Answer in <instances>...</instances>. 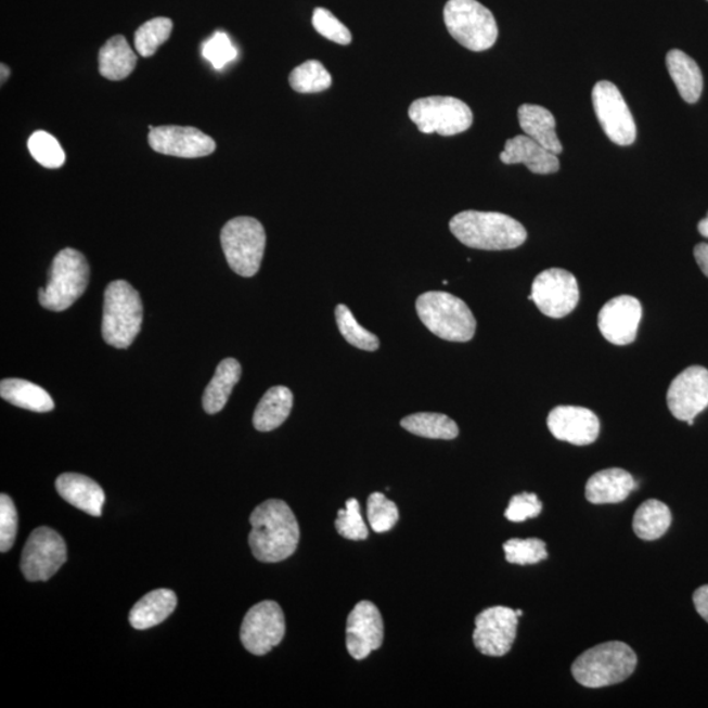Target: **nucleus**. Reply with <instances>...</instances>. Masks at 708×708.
Listing matches in <instances>:
<instances>
[{"mask_svg": "<svg viewBox=\"0 0 708 708\" xmlns=\"http://www.w3.org/2000/svg\"><path fill=\"white\" fill-rule=\"evenodd\" d=\"M698 231L701 236L708 237V215L698 223Z\"/></svg>", "mask_w": 708, "mask_h": 708, "instance_id": "nucleus-45", "label": "nucleus"}, {"mask_svg": "<svg viewBox=\"0 0 708 708\" xmlns=\"http://www.w3.org/2000/svg\"><path fill=\"white\" fill-rule=\"evenodd\" d=\"M221 243L226 260L236 274L253 278L259 272L265 256L267 235L253 217H236L223 226Z\"/></svg>", "mask_w": 708, "mask_h": 708, "instance_id": "nucleus-8", "label": "nucleus"}, {"mask_svg": "<svg viewBox=\"0 0 708 708\" xmlns=\"http://www.w3.org/2000/svg\"><path fill=\"white\" fill-rule=\"evenodd\" d=\"M335 317L338 331L350 346L368 350V352H374L379 348V338L363 329L346 305L336 306Z\"/></svg>", "mask_w": 708, "mask_h": 708, "instance_id": "nucleus-33", "label": "nucleus"}, {"mask_svg": "<svg viewBox=\"0 0 708 708\" xmlns=\"http://www.w3.org/2000/svg\"><path fill=\"white\" fill-rule=\"evenodd\" d=\"M285 616L274 601L250 607L243 619L241 641L249 654L262 656L271 653L285 636Z\"/></svg>", "mask_w": 708, "mask_h": 708, "instance_id": "nucleus-13", "label": "nucleus"}, {"mask_svg": "<svg viewBox=\"0 0 708 708\" xmlns=\"http://www.w3.org/2000/svg\"><path fill=\"white\" fill-rule=\"evenodd\" d=\"M28 149L34 159L47 168H60L66 160L64 149L48 131H35L29 138Z\"/></svg>", "mask_w": 708, "mask_h": 708, "instance_id": "nucleus-35", "label": "nucleus"}, {"mask_svg": "<svg viewBox=\"0 0 708 708\" xmlns=\"http://www.w3.org/2000/svg\"><path fill=\"white\" fill-rule=\"evenodd\" d=\"M672 524V513L659 500H648L638 507L634 516L635 535L644 541L659 540Z\"/></svg>", "mask_w": 708, "mask_h": 708, "instance_id": "nucleus-31", "label": "nucleus"}, {"mask_svg": "<svg viewBox=\"0 0 708 708\" xmlns=\"http://www.w3.org/2000/svg\"><path fill=\"white\" fill-rule=\"evenodd\" d=\"M335 526L338 535L350 541H363L369 536L368 526L361 516L359 501L356 499H349L346 510L338 511Z\"/></svg>", "mask_w": 708, "mask_h": 708, "instance_id": "nucleus-38", "label": "nucleus"}, {"mask_svg": "<svg viewBox=\"0 0 708 708\" xmlns=\"http://www.w3.org/2000/svg\"><path fill=\"white\" fill-rule=\"evenodd\" d=\"M416 310L425 327L443 340L466 343L475 335L476 321L472 310L453 294L424 293L416 300Z\"/></svg>", "mask_w": 708, "mask_h": 708, "instance_id": "nucleus-5", "label": "nucleus"}, {"mask_svg": "<svg viewBox=\"0 0 708 708\" xmlns=\"http://www.w3.org/2000/svg\"><path fill=\"white\" fill-rule=\"evenodd\" d=\"M242 375L241 363L235 359H226L219 362L215 377L209 382L204 392V410L209 415H215L223 410Z\"/></svg>", "mask_w": 708, "mask_h": 708, "instance_id": "nucleus-28", "label": "nucleus"}, {"mask_svg": "<svg viewBox=\"0 0 708 708\" xmlns=\"http://www.w3.org/2000/svg\"><path fill=\"white\" fill-rule=\"evenodd\" d=\"M150 146L163 155L178 158H203L215 153V140L202 130L191 127H159L150 130Z\"/></svg>", "mask_w": 708, "mask_h": 708, "instance_id": "nucleus-17", "label": "nucleus"}, {"mask_svg": "<svg viewBox=\"0 0 708 708\" xmlns=\"http://www.w3.org/2000/svg\"><path fill=\"white\" fill-rule=\"evenodd\" d=\"M449 228L456 240L475 249H515L528 237L515 218L494 211H462L451 218Z\"/></svg>", "mask_w": 708, "mask_h": 708, "instance_id": "nucleus-2", "label": "nucleus"}, {"mask_svg": "<svg viewBox=\"0 0 708 708\" xmlns=\"http://www.w3.org/2000/svg\"><path fill=\"white\" fill-rule=\"evenodd\" d=\"M516 614H517L518 617H522L524 613H523V610H516Z\"/></svg>", "mask_w": 708, "mask_h": 708, "instance_id": "nucleus-47", "label": "nucleus"}, {"mask_svg": "<svg viewBox=\"0 0 708 708\" xmlns=\"http://www.w3.org/2000/svg\"><path fill=\"white\" fill-rule=\"evenodd\" d=\"M17 532V512L9 494H0V551L8 553L14 546Z\"/></svg>", "mask_w": 708, "mask_h": 708, "instance_id": "nucleus-41", "label": "nucleus"}, {"mask_svg": "<svg viewBox=\"0 0 708 708\" xmlns=\"http://www.w3.org/2000/svg\"><path fill=\"white\" fill-rule=\"evenodd\" d=\"M518 123L525 136L532 138L549 152L562 154V142L556 136V120L549 110L541 105L524 104L518 108Z\"/></svg>", "mask_w": 708, "mask_h": 708, "instance_id": "nucleus-23", "label": "nucleus"}, {"mask_svg": "<svg viewBox=\"0 0 708 708\" xmlns=\"http://www.w3.org/2000/svg\"><path fill=\"white\" fill-rule=\"evenodd\" d=\"M203 55L219 72L236 60L237 50L228 35L216 33L208 41L204 42Z\"/></svg>", "mask_w": 708, "mask_h": 708, "instance_id": "nucleus-40", "label": "nucleus"}, {"mask_svg": "<svg viewBox=\"0 0 708 708\" xmlns=\"http://www.w3.org/2000/svg\"><path fill=\"white\" fill-rule=\"evenodd\" d=\"M368 519L375 532L390 531L399 519L398 506L384 493L374 492L368 499Z\"/></svg>", "mask_w": 708, "mask_h": 708, "instance_id": "nucleus-37", "label": "nucleus"}, {"mask_svg": "<svg viewBox=\"0 0 708 708\" xmlns=\"http://www.w3.org/2000/svg\"><path fill=\"white\" fill-rule=\"evenodd\" d=\"M400 425L410 434L430 440H454L460 435L459 425L442 413L420 412L406 416Z\"/></svg>", "mask_w": 708, "mask_h": 708, "instance_id": "nucleus-30", "label": "nucleus"}, {"mask_svg": "<svg viewBox=\"0 0 708 708\" xmlns=\"http://www.w3.org/2000/svg\"><path fill=\"white\" fill-rule=\"evenodd\" d=\"M542 503L536 493H519L513 497L505 511V517L512 523H524L526 519L541 515Z\"/></svg>", "mask_w": 708, "mask_h": 708, "instance_id": "nucleus-42", "label": "nucleus"}, {"mask_svg": "<svg viewBox=\"0 0 708 708\" xmlns=\"http://www.w3.org/2000/svg\"><path fill=\"white\" fill-rule=\"evenodd\" d=\"M669 411L681 422L694 425V419L708 407V371L691 366L677 375L667 394Z\"/></svg>", "mask_w": 708, "mask_h": 708, "instance_id": "nucleus-15", "label": "nucleus"}, {"mask_svg": "<svg viewBox=\"0 0 708 708\" xmlns=\"http://www.w3.org/2000/svg\"><path fill=\"white\" fill-rule=\"evenodd\" d=\"M443 21L451 37L472 52H485L498 40L499 28L492 12L476 0H449Z\"/></svg>", "mask_w": 708, "mask_h": 708, "instance_id": "nucleus-7", "label": "nucleus"}, {"mask_svg": "<svg viewBox=\"0 0 708 708\" xmlns=\"http://www.w3.org/2000/svg\"><path fill=\"white\" fill-rule=\"evenodd\" d=\"M89 281L85 255L74 248L62 249L50 266L47 287L39 289L40 304L48 310L65 311L83 296Z\"/></svg>", "mask_w": 708, "mask_h": 708, "instance_id": "nucleus-6", "label": "nucleus"}, {"mask_svg": "<svg viewBox=\"0 0 708 708\" xmlns=\"http://www.w3.org/2000/svg\"><path fill=\"white\" fill-rule=\"evenodd\" d=\"M643 309L639 299L619 296L606 302L598 314V329L607 342L628 346L635 340Z\"/></svg>", "mask_w": 708, "mask_h": 708, "instance_id": "nucleus-18", "label": "nucleus"}, {"mask_svg": "<svg viewBox=\"0 0 708 708\" xmlns=\"http://www.w3.org/2000/svg\"><path fill=\"white\" fill-rule=\"evenodd\" d=\"M695 260H697L700 271L708 278V244L699 243L694 248Z\"/></svg>", "mask_w": 708, "mask_h": 708, "instance_id": "nucleus-44", "label": "nucleus"}, {"mask_svg": "<svg viewBox=\"0 0 708 708\" xmlns=\"http://www.w3.org/2000/svg\"><path fill=\"white\" fill-rule=\"evenodd\" d=\"M548 427L557 440L585 447L597 440L600 420L584 407L559 406L550 412Z\"/></svg>", "mask_w": 708, "mask_h": 708, "instance_id": "nucleus-19", "label": "nucleus"}, {"mask_svg": "<svg viewBox=\"0 0 708 708\" xmlns=\"http://www.w3.org/2000/svg\"><path fill=\"white\" fill-rule=\"evenodd\" d=\"M143 306L140 294L129 282L116 280L106 286L102 332L106 344L127 349L140 334Z\"/></svg>", "mask_w": 708, "mask_h": 708, "instance_id": "nucleus-3", "label": "nucleus"}, {"mask_svg": "<svg viewBox=\"0 0 708 708\" xmlns=\"http://www.w3.org/2000/svg\"><path fill=\"white\" fill-rule=\"evenodd\" d=\"M137 54L124 36H113L99 52V72L110 80H123L134 72Z\"/></svg>", "mask_w": 708, "mask_h": 708, "instance_id": "nucleus-26", "label": "nucleus"}, {"mask_svg": "<svg viewBox=\"0 0 708 708\" xmlns=\"http://www.w3.org/2000/svg\"><path fill=\"white\" fill-rule=\"evenodd\" d=\"M638 657L622 642H609L585 651L575 660L574 679L591 688L619 684L634 673Z\"/></svg>", "mask_w": 708, "mask_h": 708, "instance_id": "nucleus-4", "label": "nucleus"}, {"mask_svg": "<svg viewBox=\"0 0 708 708\" xmlns=\"http://www.w3.org/2000/svg\"><path fill=\"white\" fill-rule=\"evenodd\" d=\"M693 601L695 609L708 623V585L698 588L694 593Z\"/></svg>", "mask_w": 708, "mask_h": 708, "instance_id": "nucleus-43", "label": "nucleus"}, {"mask_svg": "<svg viewBox=\"0 0 708 708\" xmlns=\"http://www.w3.org/2000/svg\"><path fill=\"white\" fill-rule=\"evenodd\" d=\"M60 497L81 512L93 517L102 516L105 493L89 476L66 473L55 481Z\"/></svg>", "mask_w": 708, "mask_h": 708, "instance_id": "nucleus-21", "label": "nucleus"}, {"mask_svg": "<svg viewBox=\"0 0 708 708\" xmlns=\"http://www.w3.org/2000/svg\"><path fill=\"white\" fill-rule=\"evenodd\" d=\"M249 524L253 526L248 537L249 548L259 562L279 563L296 553L299 525L285 501L268 500L256 506Z\"/></svg>", "mask_w": 708, "mask_h": 708, "instance_id": "nucleus-1", "label": "nucleus"}, {"mask_svg": "<svg viewBox=\"0 0 708 708\" xmlns=\"http://www.w3.org/2000/svg\"><path fill=\"white\" fill-rule=\"evenodd\" d=\"M516 610L505 606L488 607L475 619L474 644L480 654L493 657L510 653L517 635Z\"/></svg>", "mask_w": 708, "mask_h": 708, "instance_id": "nucleus-14", "label": "nucleus"}, {"mask_svg": "<svg viewBox=\"0 0 708 708\" xmlns=\"http://www.w3.org/2000/svg\"><path fill=\"white\" fill-rule=\"evenodd\" d=\"M579 299L578 280L566 269H546L532 282L531 300L549 318L561 319L571 314Z\"/></svg>", "mask_w": 708, "mask_h": 708, "instance_id": "nucleus-12", "label": "nucleus"}, {"mask_svg": "<svg viewBox=\"0 0 708 708\" xmlns=\"http://www.w3.org/2000/svg\"><path fill=\"white\" fill-rule=\"evenodd\" d=\"M411 121L424 134L451 137L472 128V110L462 100L450 96L417 99L409 110Z\"/></svg>", "mask_w": 708, "mask_h": 708, "instance_id": "nucleus-9", "label": "nucleus"}, {"mask_svg": "<svg viewBox=\"0 0 708 708\" xmlns=\"http://www.w3.org/2000/svg\"><path fill=\"white\" fill-rule=\"evenodd\" d=\"M10 77V68L2 64V83H4V80H8Z\"/></svg>", "mask_w": 708, "mask_h": 708, "instance_id": "nucleus-46", "label": "nucleus"}, {"mask_svg": "<svg viewBox=\"0 0 708 708\" xmlns=\"http://www.w3.org/2000/svg\"><path fill=\"white\" fill-rule=\"evenodd\" d=\"M312 25L319 35L338 46H349L352 42L350 30L329 10L316 9L312 14Z\"/></svg>", "mask_w": 708, "mask_h": 708, "instance_id": "nucleus-39", "label": "nucleus"}, {"mask_svg": "<svg viewBox=\"0 0 708 708\" xmlns=\"http://www.w3.org/2000/svg\"><path fill=\"white\" fill-rule=\"evenodd\" d=\"M0 397L5 402L34 412H50L54 409L52 397L33 382L10 378L0 384Z\"/></svg>", "mask_w": 708, "mask_h": 708, "instance_id": "nucleus-29", "label": "nucleus"}, {"mask_svg": "<svg viewBox=\"0 0 708 708\" xmlns=\"http://www.w3.org/2000/svg\"><path fill=\"white\" fill-rule=\"evenodd\" d=\"M632 475L622 468H606L591 476L585 486V498L592 504L622 503L634 491Z\"/></svg>", "mask_w": 708, "mask_h": 708, "instance_id": "nucleus-22", "label": "nucleus"}, {"mask_svg": "<svg viewBox=\"0 0 708 708\" xmlns=\"http://www.w3.org/2000/svg\"><path fill=\"white\" fill-rule=\"evenodd\" d=\"M178 597L169 589H156L142 597L129 614V622L136 630H147L165 622L177 609Z\"/></svg>", "mask_w": 708, "mask_h": 708, "instance_id": "nucleus-24", "label": "nucleus"}, {"mask_svg": "<svg viewBox=\"0 0 708 708\" xmlns=\"http://www.w3.org/2000/svg\"><path fill=\"white\" fill-rule=\"evenodd\" d=\"M67 561V548L59 532L41 526L33 531L22 555V571L28 581H48Z\"/></svg>", "mask_w": 708, "mask_h": 708, "instance_id": "nucleus-11", "label": "nucleus"}, {"mask_svg": "<svg viewBox=\"0 0 708 708\" xmlns=\"http://www.w3.org/2000/svg\"><path fill=\"white\" fill-rule=\"evenodd\" d=\"M173 23L168 17H155L137 29L134 35V47L138 54L153 56L156 50L171 36Z\"/></svg>", "mask_w": 708, "mask_h": 708, "instance_id": "nucleus-34", "label": "nucleus"}, {"mask_svg": "<svg viewBox=\"0 0 708 708\" xmlns=\"http://www.w3.org/2000/svg\"><path fill=\"white\" fill-rule=\"evenodd\" d=\"M592 102L609 140L618 146L632 145L636 140V124L618 87L612 81H598L592 91Z\"/></svg>", "mask_w": 708, "mask_h": 708, "instance_id": "nucleus-10", "label": "nucleus"}, {"mask_svg": "<svg viewBox=\"0 0 708 708\" xmlns=\"http://www.w3.org/2000/svg\"><path fill=\"white\" fill-rule=\"evenodd\" d=\"M500 160L504 165H524L537 175H550L559 171L557 155L549 152L528 136H516L505 143Z\"/></svg>", "mask_w": 708, "mask_h": 708, "instance_id": "nucleus-20", "label": "nucleus"}, {"mask_svg": "<svg viewBox=\"0 0 708 708\" xmlns=\"http://www.w3.org/2000/svg\"><path fill=\"white\" fill-rule=\"evenodd\" d=\"M385 626L378 607L371 601H361L350 612L347 620V648L356 660L366 659L384 643Z\"/></svg>", "mask_w": 708, "mask_h": 708, "instance_id": "nucleus-16", "label": "nucleus"}, {"mask_svg": "<svg viewBox=\"0 0 708 708\" xmlns=\"http://www.w3.org/2000/svg\"><path fill=\"white\" fill-rule=\"evenodd\" d=\"M293 409V392L285 386L269 388L256 407L254 425L259 432L279 428L289 417Z\"/></svg>", "mask_w": 708, "mask_h": 708, "instance_id": "nucleus-27", "label": "nucleus"}, {"mask_svg": "<svg viewBox=\"0 0 708 708\" xmlns=\"http://www.w3.org/2000/svg\"><path fill=\"white\" fill-rule=\"evenodd\" d=\"M506 561L518 566H529L548 559L546 543L538 538L511 540L504 543Z\"/></svg>", "mask_w": 708, "mask_h": 708, "instance_id": "nucleus-36", "label": "nucleus"}, {"mask_svg": "<svg viewBox=\"0 0 708 708\" xmlns=\"http://www.w3.org/2000/svg\"><path fill=\"white\" fill-rule=\"evenodd\" d=\"M667 67L681 98L688 104L697 103L704 91V75L697 62L681 50L673 49L667 54Z\"/></svg>", "mask_w": 708, "mask_h": 708, "instance_id": "nucleus-25", "label": "nucleus"}, {"mask_svg": "<svg viewBox=\"0 0 708 708\" xmlns=\"http://www.w3.org/2000/svg\"><path fill=\"white\" fill-rule=\"evenodd\" d=\"M289 83L296 92L318 93L330 89L332 77L322 62L311 60L294 68Z\"/></svg>", "mask_w": 708, "mask_h": 708, "instance_id": "nucleus-32", "label": "nucleus"}]
</instances>
